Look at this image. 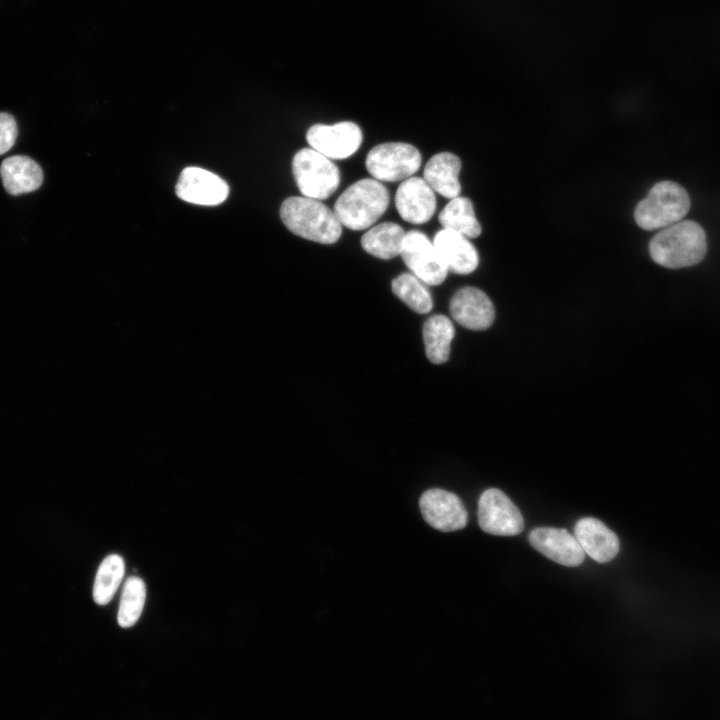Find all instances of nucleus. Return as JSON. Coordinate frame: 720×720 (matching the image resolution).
I'll return each instance as SVG.
<instances>
[{"mask_svg": "<svg viewBox=\"0 0 720 720\" xmlns=\"http://www.w3.org/2000/svg\"><path fill=\"white\" fill-rule=\"evenodd\" d=\"M531 545L550 560L563 566L580 565L585 552L576 537L567 530L552 527H538L529 534Z\"/></svg>", "mask_w": 720, "mask_h": 720, "instance_id": "ddd939ff", "label": "nucleus"}, {"mask_svg": "<svg viewBox=\"0 0 720 720\" xmlns=\"http://www.w3.org/2000/svg\"><path fill=\"white\" fill-rule=\"evenodd\" d=\"M125 573V563L118 554H110L101 562L93 585V599L98 605L108 604L115 595Z\"/></svg>", "mask_w": 720, "mask_h": 720, "instance_id": "4be33fe9", "label": "nucleus"}, {"mask_svg": "<svg viewBox=\"0 0 720 720\" xmlns=\"http://www.w3.org/2000/svg\"><path fill=\"white\" fill-rule=\"evenodd\" d=\"M433 244L448 270L465 275L477 268L478 252L464 235L443 228L435 234Z\"/></svg>", "mask_w": 720, "mask_h": 720, "instance_id": "2eb2a0df", "label": "nucleus"}, {"mask_svg": "<svg viewBox=\"0 0 720 720\" xmlns=\"http://www.w3.org/2000/svg\"><path fill=\"white\" fill-rule=\"evenodd\" d=\"M478 523L484 532L498 536H515L524 528V519L519 509L497 488H489L481 494Z\"/></svg>", "mask_w": 720, "mask_h": 720, "instance_id": "0eeeda50", "label": "nucleus"}, {"mask_svg": "<svg viewBox=\"0 0 720 720\" xmlns=\"http://www.w3.org/2000/svg\"><path fill=\"white\" fill-rule=\"evenodd\" d=\"M176 194L192 204L214 206L226 200L229 187L223 179L208 170L186 167L178 178Z\"/></svg>", "mask_w": 720, "mask_h": 720, "instance_id": "9b49d317", "label": "nucleus"}, {"mask_svg": "<svg viewBox=\"0 0 720 720\" xmlns=\"http://www.w3.org/2000/svg\"><path fill=\"white\" fill-rule=\"evenodd\" d=\"M649 253L655 263L666 268L693 266L707 253L705 231L695 221L681 220L661 229L651 239Z\"/></svg>", "mask_w": 720, "mask_h": 720, "instance_id": "f257e3e1", "label": "nucleus"}, {"mask_svg": "<svg viewBox=\"0 0 720 720\" xmlns=\"http://www.w3.org/2000/svg\"><path fill=\"white\" fill-rule=\"evenodd\" d=\"M145 598L144 581L138 576L129 577L124 584L117 615L121 627L129 628L136 624L142 614Z\"/></svg>", "mask_w": 720, "mask_h": 720, "instance_id": "b1692460", "label": "nucleus"}, {"mask_svg": "<svg viewBox=\"0 0 720 720\" xmlns=\"http://www.w3.org/2000/svg\"><path fill=\"white\" fill-rule=\"evenodd\" d=\"M16 137L17 125L14 117L8 113H0V155L11 149Z\"/></svg>", "mask_w": 720, "mask_h": 720, "instance_id": "393cba45", "label": "nucleus"}, {"mask_svg": "<svg viewBox=\"0 0 720 720\" xmlns=\"http://www.w3.org/2000/svg\"><path fill=\"white\" fill-rule=\"evenodd\" d=\"M574 534L583 551L596 562L607 563L619 551L616 534L596 518L580 519L575 525Z\"/></svg>", "mask_w": 720, "mask_h": 720, "instance_id": "dca6fc26", "label": "nucleus"}, {"mask_svg": "<svg viewBox=\"0 0 720 720\" xmlns=\"http://www.w3.org/2000/svg\"><path fill=\"white\" fill-rule=\"evenodd\" d=\"M390 202L386 187L376 179L364 178L351 184L338 197L334 213L348 229L359 231L372 226Z\"/></svg>", "mask_w": 720, "mask_h": 720, "instance_id": "7ed1b4c3", "label": "nucleus"}, {"mask_svg": "<svg viewBox=\"0 0 720 720\" xmlns=\"http://www.w3.org/2000/svg\"><path fill=\"white\" fill-rule=\"evenodd\" d=\"M360 127L351 121L332 125L315 124L306 133L310 148L329 159H346L356 153L362 143Z\"/></svg>", "mask_w": 720, "mask_h": 720, "instance_id": "1a4fd4ad", "label": "nucleus"}, {"mask_svg": "<svg viewBox=\"0 0 720 720\" xmlns=\"http://www.w3.org/2000/svg\"><path fill=\"white\" fill-rule=\"evenodd\" d=\"M395 206L403 220L411 224L428 222L436 209V197L427 182L417 176L409 177L398 186Z\"/></svg>", "mask_w": 720, "mask_h": 720, "instance_id": "f8f14e48", "label": "nucleus"}, {"mask_svg": "<svg viewBox=\"0 0 720 720\" xmlns=\"http://www.w3.org/2000/svg\"><path fill=\"white\" fill-rule=\"evenodd\" d=\"M426 356L433 364L445 363L455 330L451 320L444 315H434L426 320L422 329Z\"/></svg>", "mask_w": 720, "mask_h": 720, "instance_id": "aec40b11", "label": "nucleus"}, {"mask_svg": "<svg viewBox=\"0 0 720 720\" xmlns=\"http://www.w3.org/2000/svg\"><path fill=\"white\" fill-rule=\"evenodd\" d=\"M419 506L424 520L442 532L460 530L467 525L464 504L452 492L439 488L426 490L419 499Z\"/></svg>", "mask_w": 720, "mask_h": 720, "instance_id": "9d476101", "label": "nucleus"}, {"mask_svg": "<svg viewBox=\"0 0 720 720\" xmlns=\"http://www.w3.org/2000/svg\"><path fill=\"white\" fill-rule=\"evenodd\" d=\"M438 220L444 229H449L467 238H476L481 234L473 204L466 197L451 199L439 213Z\"/></svg>", "mask_w": 720, "mask_h": 720, "instance_id": "412c9836", "label": "nucleus"}, {"mask_svg": "<svg viewBox=\"0 0 720 720\" xmlns=\"http://www.w3.org/2000/svg\"><path fill=\"white\" fill-rule=\"evenodd\" d=\"M292 172L300 193L315 200L327 199L340 184L338 167L312 148H303L295 153Z\"/></svg>", "mask_w": 720, "mask_h": 720, "instance_id": "39448f33", "label": "nucleus"}, {"mask_svg": "<svg viewBox=\"0 0 720 720\" xmlns=\"http://www.w3.org/2000/svg\"><path fill=\"white\" fill-rule=\"evenodd\" d=\"M405 234L397 223L383 222L363 234L361 245L372 256L389 260L401 255Z\"/></svg>", "mask_w": 720, "mask_h": 720, "instance_id": "6ab92c4d", "label": "nucleus"}, {"mask_svg": "<svg viewBox=\"0 0 720 720\" xmlns=\"http://www.w3.org/2000/svg\"><path fill=\"white\" fill-rule=\"evenodd\" d=\"M401 256L413 275L427 285H439L447 276V266L433 242L421 231L406 232Z\"/></svg>", "mask_w": 720, "mask_h": 720, "instance_id": "6e6552de", "label": "nucleus"}, {"mask_svg": "<svg viewBox=\"0 0 720 720\" xmlns=\"http://www.w3.org/2000/svg\"><path fill=\"white\" fill-rule=\"evenodd\" d=\"M393 293L413 311L424 314L433 307L429 290L415 275L402 273L392 280Z\"/></svg>", "mask_w": 720, "mask_h": 720, "instance_id": "5701e85b", "label": "nucleus"}, {"mask_svg": "<svg viewBox=\"0 0 720 720\" xmlns=\"http://www.w3.org/2000/svg\"><path fill=\"white\" fill-rule=\"evenodd\" d=\"M690 198L678 183L665 180L653 185L634 210L636 224L643 230L663 229L682 220L689 212Z\"/></svg>", "mask_w": 720, "mask_h": 720, "instance_id": "20e7f679", "label": "nucleus"}, {"mask_svg": "<svg viewBox=\"0 0 720 720\" xmlns=\"http://www.w3.org/2000/svg\"><path fill=\"white\" fill-rule=\"evenodd\" d=\"M419 150L408 143L388 142L373 147L367 154V171L378 181L396 182L412 177L421 165Z\"/></svg>", "mask_w": 720, "mask_h": 720, "instance_id": "423d86ee", "label": "nucleus"}, {"mask_svg": "<svg viewBox=\"0 0 720 720\" xmlns=\"http://www.w3.org/2000/svg\"><path fill=\"white\" fill-rule=\"evenodd\" d=\"M280 217L293 234L310 241L333 244L342 234V225L334 211L319 200L304 196L285 199Z\"/></svg>", "mask_w": 720, "mask_h": 720, "instance_id": "f03ea898", "label": "nucleus"}, {"mask_svg": "<svg viewBox=\"0 0 720 720\" xmlns=\"http://www.w3.org/2000/svg\"><path fill=\"white\" fill-rule=\"evenodd\" d=\"M461 160L450 152H441L432 156L426 163L423 171V179L434 192L453 199L458 197L461 191L459 173Z\"/></svg>", "mask_w": 720, "mask_h": 720, "instance_id": "f3484780", "label": "nucleus"}, {"mask_svg": "<svg viewBox=\"0 0 720 720\" xmlns=\"http://www.w3.org/2000/svg\"><path fill=\"white\" fill-rule=\"evenodd\" d=\"M453 319L470 330H485L495 318V309L490 298L480 289L464 287L458 290L450 301Z\"/></svg>", "mask_w": 720, "mask_h": 720, "instance_id": "4468645a", "label": "nucleus"}, {"mask_svg": "<svg viewBox=\"0 0 720 720\" xmlns=\"http://www.w3.org/2000/svg\"><path fill=\"white\" fill-rule=\"evenodd\" d=\"M0 176L5 190L11 195L37 190L43 182L41 167L31 158L22 155L3 160Z\"/></svg>", "mask_w": 720, "mask_h": 720, "instance_id": "a211bd4d", "label": "nucleus"}]
</instances>
